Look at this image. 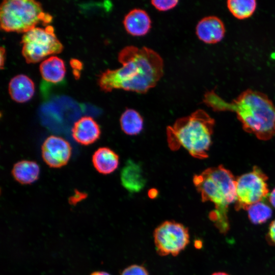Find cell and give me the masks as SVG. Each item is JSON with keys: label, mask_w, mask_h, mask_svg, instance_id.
<instances>
[{"label": "cell", "mask_w": 275, "mask_h": 275, "mask_svg": "<svg viewBox=\"0 0 275 275\" xmlns=\"http://www.w3.org/2000/svg\"><path fill=\"white\" fill-rule=\"evenodd\" d=\"M158 194V191L155 188L150 189L148 192L149 197L152 199L155 198L157 196Z\"/></svg>", "instance_id": "26"}, {"label": "cell", "mask_w": 275, "mask_h": 275, "mask_svg": "<svg viewBox=\"0 0 275 275\" xmlns=\"http://www.w3.org/2000/svg\"><path fill=\"white\" fill-rule=\"evenodd\" d=\"M121 275H149V273L144 267L134 264L124 269Z\"/></svg>", "instance_id": "22"}, {"label": "cell", "mask_w": 275, "mask_h": 275, "mask_svg": "<svg viewBox=\"0 0 275 275\" xmlns=\"http://www.w3.org/2000/svg\"><path fill=\"white\" fill-rule=\"evenodd\" d=\"M126 31L133 36L146 35L151 28V20L148 14L144 10L134 8L124 17L123 21Z\"/></svg>", "instance_id": "13"}, {"label": "cell", "mask_w": 275, "mask_h": 275, "mask_svg": "<svg viewBox=\"0 0 275 275\" xmlns=\"http://www.w3.org/2000/svg\"><path fill=\"white\" fill-rule=\"evenodd\" d=\"M120 123L122 131L130 135L139 134L144 126V121L141 115L136 111L131 108H127L122 114Z\"/></svg>", "instance_id": "18"}, {"label": "cell", "mask_w": 275, "mask_h": 275, "mask_svg": "<svg viewBox=\"0 0 275 275\" xmlns=\"http://www.w3.org/2000/svg\"><path fill=\"white\" fill-rule=\"evenodd\" d=\"M269 201L272 206L275 208V188L269 194Z\"/></svg>", "instance_id": "25"}, {"label": "cell", "mask_w": 275, "mask_h": 275, "mask_svg": "<svg viewBox=\"0 0 275 275\" xmlns=\"http://www.w3.org/2000/svg\"><path fill=\"white\" fill-rule=\"evenodd\" d=\"M214 124V120L200 109L179 118L167 128L168 146L172 151L182 147L196 158H207Z\"/></svg>", "instance_id": "4"}, {"label": "cell", "mask_w": 275, "mask_h": 275, "mask_svg": "<svg viewBox=\"0 0 275 275\" xmlns=\"http://www.w3.org/2000/svg\"><path fill=\"white\" fill-rule=\"evenodd\" d=\"M41 149L44 162L52 168H60L66 166L72 154L70 143L64 138L54 135L46 138Z\"/></svg>", "instance_id": "9"}, {"label": "cell", "mask_w": 275, "mask_h": 275, "mask_svg": "<svg viewBox=\"0 0 275 275\" xmlns=\"http://www.w3.org/2000/svg\"><path fill=\"white\" fill-rule=\"evenodd\" d=\"M22 54L28 63H35L47 56L61 52L63 46L57 37L53 26L36 27L22 36Z\"/></svg>", "instance_id": "6"}, {"label": "cell", "mask_w": 275, "mask_h": 275, "mask_svg": "<svg viewBox=\"0 0 275 275\" xmlns=\"http://www.w3.org/2000/svg\"><path fill=\"white\" fill-rule=\"evenodd\" d=\"M227 6L233 16L238 19H244L251 17L257 7L255 0H229Z\"/></svg>", "instance_id": "19"}, {"label": "cell", "mask_w": 275, "mask_h": 275, "mask_svg": "<svg viewBox=\"0 0 275 275\" xmlns=\"http://www.w3.org/2000/svg\"><path fill=\"white\" fill-rule=\"evenodd\" d=\"M249 218L254 224L266 222L272 215L271 208L262 201L251 205L247 209Z\"/></svg>", "instance_id": "20"}, {"label": "cell", "mask_w": 275, "mask_h": 275, "mask_svg": "<svg viewBox=\"0 0 275 275\" xmlns=\"http://www.w3.org/2000/svg\"><path fill=\"white\" fill-rule=\"evenodd\" d=\"M226 33L223 21L215 16H208L201 19L197 23L196 33L201 41L206 44L220 42Z\"/></svg>", "instance_id": "10"}, {"label": "cell", "mask_w": 275, "mask_h": 275, "mask_svg": "<svg viewBox=\"0 0 275 275\" xmlns=\"http://www.w3.org/2000/svg\"><path fill=\"white\" fill-rule=\"evenodd\" d=\"M8 91L14 101L24 103L29 101L33 96L35 85L30 77L24 74H19L11 79Z\"/></svg>", "instance_id": "14"}, {"label": "cell", "mask_w": 275, "mask_h": 275, "mask_svg": "<svg viewBox=\"0 0 275 275\" xmlns=\"http://www.w3.org/2000/svg\"><path fill=\"white\" fill-rule=\"evenodd\" d=\"M5 49L3 47L1 48V68L3 69L5 58Z\"/></svg>", "instance_id": "24"}, {"label": "cell", "mask_w": 275, "mask_h": 275, "mask_svg": "<svg viewBox=\"0 0 275 275\" xmlns=\"http://www.w3.org/2000/svg\"><path fill=\"white\" fill-rule=\"evenodd\" d=\"M179 1L177 0H153L151 1L152 5L159 11H166L175 8Z\"/></svg>", "instance_id": "21"}, {"label": "cell", "mask_w": 275, "mask_h": 275, "mask_svg": "<svg viewBox=\"0 0 275 275\" xmlns=\"http://www.w3.org/2000/svg\"><path fill=\"white\" fill-rule=\"evenodd\" d=\"M268 236L270 241L275 244V219L270 223L269 226Z\"/></svg>", "instance_id": "23"}, {"label": "cell", "mask_w": 275, "mask_h": 275, "mask_svg": "<svg viewBox=\"0 0 275 275\" xmlns=\"http://www.w3.org/2000/svg\"><path fill=\"white\" fill-rule=\"evenodd\" d=\"M40 169L35 161L22 160L13 166L11 173L13 178L19 183L28 185L34 183L39 178Z\"/></svg>", "instance_id": "16"}, {"label": "cell", "mask_w": 275, "mask_h": 275, "mask_svg": "<svg viewBox=\"0 0 275 275\" xmlns=\"http://www.w3.org/2000/svg\"><path fill=\"white\" fill-rule=\"evenodd\" d=\"M120 180L123 187L130 193L141 191L147 182L142 166L132 159H128L122 169Z\"/></svg>", "instance_id": "12"}, {"label": "cell", "mask_w": 275, "mask_h": 275, "mask_svg": "<svg viewBox=\"0 0 275 275\" xmlns=\"http://www.w3.org/2000/svg\"><path fill=\"white\" fill-rule=\"evenodd\" d=\"M211 275H229V274H228V273H227L226 272H217L213 273Z\"/></svg>", "instance_id": "28"}, {"label": "cell", "mask_w": 275, "mask_h": 275, "mask_svg": "<svg viewBox=\"0 0 275 275\" xmlns=\"http://www.w3.org/2000/svg\"><path fill=\"white\" fill-rule=\"evenodd\" d=\"M267 176L257 166L253 171L236 179L235 208L247 210L252 205L262 201L269 194Z\"/></svg>", "instance_id": "7"}, {"label": "cell", "mask_w": 275, "mask_h": 275, "mask_svg": "<svg viewBox=\"0 0 275 275\" xmlns=\"http://www.w3.org/2000/svg\"><path fill=\"white\" fill-rule=\"evenodd\" d=\"M52 17L33 0H5L0 7L1 27L5 32L25 33L39 23H50Z\"/></svg>", "instance_id": "5"}, {"label": "cell", "mask_w": 275, "mask_h": 275, "mask_svg": "<svg viewBox=\"0 0 275 275\" xmlns=\"http://www.w3.org/2000/svg\"><path fill=\"white\" fill-rule=\"evenodd\" d=\"M118 59L121 67L107 69L99 76L98 85L105 92L122 89L144 94L154 87L163 74L162 58L147 47L127 46L119 52Z\"/></svg>", "instance_id": "1"}, {"label": "cell", "mask_w": 275, "mask_h": 275, "mask_svg": "<svg viewBox=\"0 0 275 275\" xmlns=\"http://www.w3.org/2000/svg\"><path fill=\"white\" fill-rule=\"evenodd\" d=\"M90 275H111L107 272L103 271H96L92 272Z\"/></svg>", "instance_id": "27"}, {"label": "cell", "mask_w": 275, "mask_h": 275, "mask_svg": "<svg viewBox=\"0 0 275 275\" xmlns=\"http://www.w3.org/2000/svg\"><path fill=\"white\" fill-rule=\"evenodd\" d=\"M40 71L42 77L45 81L58 83L64 78L66 68L62 59L56 56H52L41 63Z\"/></svg>", "instance_id": "17"}, {"label": "cell", "mask_w": 275, "mask_h": 275, "mask_svg": "<svg viewBox=\"0 0 275 275\" xmlns=\"http://www.w3.org/2000/svg\"><path fill=\"white\" fill-rule=\"evenodd\" d=\"M157 253L161 256L178 255L189 242L188 229L181 223L167 221L159 225L153 233Z\"/></svg>", "instance_id": "8"}, {"label": "cell", "mask_w": 275, "mask_h": 275, "mask_svg": "<svg viewBox=\"0 0 275 275\" xmlns=\"http://www.w3.org/2000/svg\"><path fill=\"white\" fill-rule=\"evenodd\" d=\"M92 162L98 173L108 175L114 172L118 167L119 157L111 148L106 147H100L93 153Z\"/></svg>", "instance_id": "15"}, {"label": "cell", "mask_w": 275, "mask_h": 275, "mask_svg": "<svg viewBox=\"0 0 275 275\" xmlns=\"http://www.w3.org/2000/svg\"><path fill=\"white\" fill-rule=\"evenodd\" d=\"M74 141L83 146H89L96 142L101 135L98 123L91 117L84 116L77 120L71 129Z\"/></svg>", "instance_id": "11"}, {"label": "cell", "mask_w": 275, "mask_h": 275, "mask_svg": "<svg viewBox=\"0 0 275 275\" xmlns=\"http://www.w3.org/2000/svg\"><path fill=\"white\" fill-rule=\"evenodd\" d=\"M203 102L216 112H234L243 129L259 140H269L275 135V105L262 92L248 89L227 102L211 90L205 93Z\"/></svg>", "instance_id": "2"}, {"label": "cell", "mask_w": 275, "mask_h": 275, "mask_svg": "<svg viewBox=\"0 0 275 275\" xmlns=\"http://www.w3.org/2000/svg\"><path fill=\"white\" fill-rule=\"evenodd\" d=\"M193 183L201 194L202 201H210L215 206L209 214L211 221L221 232H227L229 206L236 200V179L233 174L219 165L195 175Z\"/></svg>", "instance_id": "3"}]
</instances>
